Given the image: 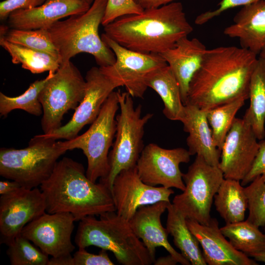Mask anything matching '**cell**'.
Instances as JSON below:
<instances>
[{"label": "cell", "mask_w": 265, "mask_h": 265, "mask_svg": "<svg viewBox=\"0 0 265 265\" xmlns=\"http://www.w3.org/2000/svg\"><path fill=\"white\" fill-rule=\"evenodd\" d=\"M257 55L235 46L207 49L189 83L186 104L207 111L240 97L249 99Z\"/></svg>", "instance_id": "cell-1"}, {"label": "cell", "mask_w": 265, "mask_h": 265, "mask_svg": "<svg viewBox=\"0 0 265 265\" xmlns=\"http://www.w3.org/2000/svg\"><path fill=\"white\" fill-rule=\"evenodd\" d=\"M105 33L122 46L144 53L160 54L188 36L193 27L181 2L121 17L104 26Z\"/></svg>", "instance_id": "cell-2"}, {"label": "cell", "mask_w": 265, "mask_h": 265, "mask_svg": "<svg viewBox=\"0 0 265 265\" xmlns=\"http://www.w3.org/2000/svg\"><path fill=\"white\" fill-rule=\"evenodd\" d=\"M40 188L49 213H70L78 221L88 216L116 212L109 189L89 179L82 164L71 158L58 160Z\"/></svg>", "instance_id": "cell-3"}, {"label": "cell", "mask_w": 265, "mask_h": 265, "mask_svg": "<svg viewBox=\"0 0 265 265\" xmlns=\"http://www.w3.org/2000/svg\"><path fill=\"white\" fill-rule=\"evenodd\" d=\"M79 248L95 246L110 251L122 265L154 263L148 251L135 235L130 222L116 212L88 216L80 221L75 238Z\"/></svg>", "instance_id": "cell-4"}, {"label": "cell", "mask_w": 265, "mask_h": 265, "mask_svg": "<svg viewBox=\"0 0 265 265\" xmlns=\"http://www.w3.org/2000/svg\"><path fill=\"white\" fill-rule=\"evenodd\" d=\"M107 1L94 0L85 12L58 21L48 29L58 51L60 64L82 53L93 55L100 67L115 63L114 53L103 41L98 32Z\"/></svg>", "instance_id": "cell-5"}, {"label": "cell", "mask_w": 265, "mask_h": 265, "mask_svg": "<svg viewBox=\"0 0 265 265\" xmlns=\"http://www.w3.org/2000/svg\"><path fill=\"white\" fill-rule=\"evenodd\" d=\"M66 151L60 141L42 134L32 138L25 148H1L0 175L26 188L37 187L50 177L58 159Z\"/></svg>", "instance_id": "cell-6"}, {"label": "cell", "mask_w": 265, "mask_h": 265, "mask_svg": "<svg viewBox=\"0 0 265 265\" xmlns=\"http://www.w3.org/2000/svg\"><path fill=\"white\" fill-rule=\"evenodd\" d=\"M120 112L116 116V132L112 149L108 155L109 171L100 182L111 191L116 176L122 170L136 166L144 146V128L153 114L141 115V106L134 107L132 97L127 92L117 91Z\"/></svg>", "instance_id": "cell-7"}, {"label": "cell", "mask_w": 265, "mask_h": 265, "mask_svg": "<svg viewBox=\"0 0 265 265\" xmlns=\"http://www.w3.org/2000/svg\"><path fill=\"white\" fill-rule=\"evenodd\" d=\"M119 108L118 92L113 91L104 103L96 119L80 135L60 141L66 150L80 149L86 156L87 177L96 183L105 180L109 171L108 151L113 145L116 132V112Z\"/></svg>", "instance_id": "cell-8"}, {"label": "cell", "mask_w": 265, "mask_h": 265, "mask_svg": "<svg viewBox=\"0 0 265 265\" xmlns=\"http://www.w3.org/2000/svg\"><path fill=\"white\" fill-rule=\"evenodd\" d=\"M86 81L70 61L60 64L41 91L39 100L43 108L41 124L44 134L60 128L64 115L75 110L82 101Z\"/></svg>", "instance_id": "cell-9"}, {"label": "cell", "mask_w": 265, "mask_h": 265, "mask_svg": "<svg viewBox=\"0 0 265 265\" xmlns=\"http://www.w3.org/2000/svg\"><path fill=\"white\" fill-rule=\"evenodd\" d=\"M224 179L218 166L207 163L196 156L183 175L185 189L176 195L172 204L186 217L203 225H208L214 196Z\"/></svg>", "instance_id": "cell-10"}, {"label": "cell", "mask_w": 265, "mask_h": 265, "mask_svg": "<svg viewBox=\"0 0 265 265\" xmlns=\"http://www.w3.org/2000/svg\"><path fill=\"white\" fill-rule=\"evenodd\" d=\"M101 39L116 57L113 65L99 67L101 72L119 87L124 86L132 97L142 98L148 88V77L155 70L166 65L165 60L159 54L144 53L128 49L105 33Z\"/></svg>", "instance_id": "cell-11"}, {"label": "cell", "mask_w": 265, "mask_h": 265, "mask_svg": "<svg viewBox=\"0 0 265 265\" xmlns=\"http://www.w3.org/2000/svg\"><path fill=\"white\" fill-rule=\"evenodd\" d=\"M190 156L188 151L183 148L168 149L150 143L144 146L137 162L138 174L148 185H160L183 191L185 184L180 164L188 163Z\"/></svg>", "instance_id": "cell-12"}, {"label": "cell", "mask_w": 265, "mask_h": 265, "mask_svg": "<svg viewBox=\"0 0 265 265\" xmlns=\"http://www.w3.org/2000/svg\"><path fill=\"white\" fill-rule=\"evenodd\" d=\"M85 93L71 120L49 134H42L54 140L72 139L85 125L92 124L99 115L109 95L119 85L106 76L99 67H93L87 72Z\"/></svg>", "instance_id": "cell-13"}, {"label": "cell", "mask_w": 265, "mask_h": 265, "mask_svg": "<svg viewBox=\"0 0 265 265\" xmlns=\"http://www.w3.org/2000/svg\"><path fill=\"white\" fill-rule=\"evenodd\" d=\"M75 221L70 213L46 212L27 224L20 234L48 256H67L75 249L71 240Z\"/></svg>", "instance_id": "cell-14"}, {"label": "cell", "mask_w": 265, "mask_h": 265, "mask_svg": "<svg viewBox=\"0 0 265 265\" xmlns=\"http://www.w3.org/2000/svg\"><path fill=\"white\" fill-rule=\"evenodd\" d=\"M46 212L40 189L21 187L0 198V243L7 245L28 223Z\"/></svg>", "instance_id": "cell-15"}, {"label": "cell", "mask_w": 265, "mask_h": 265, "mask_svg": "<svg viewBox=\"0 0 265 265\" xmlns=\"http://www.w3.org/2000/svg\"><path fill=\"white\" fill-rule=\"evenodd\" d=\"M251 126L235 118L221 150L218 167L224 179L242 181L250 171L259 148Z\"/></svg>", "instance_id": "cell-16"}, {"label": "cell", "mask_w": 265, "mask_h": 265, "mask_svg": "<svg viewBox=\"0 0 265 265\" xmlns=\"http://www.w3.org/2000/svg\"><path fill=\"white\" fill-rule=\"evenodd\" d=\"M111 193L116 212L130 220L141 206L159 201L170 202L171 188L148 185L140 178L135 167L121 171L115 178Z\"/></svg>", "instance_id": "cell-17"}, {"label": "cell", "mask_w": 265, "mask_h": 265, "mask_svg": "<svg viewBox=\"0 0 265 265\" xmlns=\"http://www.w3.org/2000/svg\"><path fill=\"white\" fill-rule=\"evenodd\" d=\"M170 202L159 201L141 206L129 220L135 235L142 240L153 261L156 248L162 247L178 262L183 265H190V262L181 253L177 252L168 240L169 235L161 222V216Z\"/></svg>", "instance_id": "cell-18"}, {"label": "cell", "mask_w": 265, "mask_h": 265, "mask_svg": "<svg viewBox=\"0 0 265 265\" xmlns=\"http://www.w3.org/2000/svg\"><path fill=\"white\" fill-rule=\"evenodd\" d=\"M188 228L198 240L204 260L209 265H258L244 253L236 250L223 235L215 218L208 225L186 219Z\"/></svg>", "instance_id": "cell-19"}, {"label": "cell", "mask_w": 265, "mask_h": 265, "mask_svg": "<svg viewBox=\"0 0 265 265\" xmlns=\"http://www.w3.org/2000/svg\"><path fill=\"white\" fill-rule=\"evenodd\" d=\"M90 6L82 0H47L37 7L12 12L8 18V27L20 29H48L62 18L85 12Z\"/></svg>", "instance_id": "cell-20"}, {"label": "cell", "mask_w": 265, "mask_h": 265, "mask_svg": "<svg viewBox=\"0 0 265 265\" xmlns=\"http://www.w3.org/2000/svg\"><path fill=\"white\" fill-rule=\"evenodd\" d=\"M207 50L197 38L189 39L186 36L179 40L173 48L159 54L177 80L184 105L187 102L190 81L200 67Z\"/></svg>", "instance_id": "cell-21"}, {"label": "cell", "mask_w": 265, "mask_h": 265, "mask_svg": "<svg viewBox=\"0 0 265 265\" xmlns=\"http://www.w3.org/2000/svg\"><path fill=\"white\" fill-rule=\"evenodd\" d=\"M233 21L224 34L238 38L241 48L259 54L265 46V0L242 6Z\"/></svg>", "instance_id": "cell-22"}, {"label": "cell", "mask_w": 265, "mask_h": 265, "mask_svg": "<svg viewBox=\"0 0 265 265\" xmlns=\"http://www.w3.org/2000/svg\"><path fill=\"white\" fill-rule=\"evenodd\" d=\"M181 122L184 131L188 133L186 144L190 155L201 156L209 164L218 166L221 151L213 144L206 111L186 104Z\"/></svg>", "instance_id": "cell-23"}, {"label": "cell", "mask_w": 265, "mask_h": 265, "mask_svg": "<svg viewBox=\"0 0 265 265\" xmlns=\"http://www.w3.org/2000/svg\"><path fill=\"white\" fill-rule=\"evenodd\" d=\"M146 84L161 98L164 116L170 120L181 121L185 105L177 80L168 64L152 72L147 79Z\"/></svg>", "instance_id": "cell-24"}, {"label": "cell", "mask_w": 265, "mask_h": 265, "mask_svg": "<svg viewBox=\"0 0 265 265\" xmlns=\"http://www.w3.org/2000/svg\"><path fill=\"white\" fill-rule=\"evenodd\" d=\"M166 229L174 245L192 265H206L197 238L187 227L186 217L171 203L167 208Z\"/></svg>", "instance_id": "cell-25"}, {"label": "cell", "mask_w": 265, "mask_h": 265, "mask_svg": "<svg viewBox=\"0 0 265 265\" xmlns=\"http://www.w3.org/2000/svg\"><path fill=\"white\" fill-rule=\"evenodd\" d=\"M249 99L250 105L242 119L261 140L265 137V59H257L250 80Z\"/></svg>", "instance_id": "cell-26"}, {"label": "cell", "mask_w": 265, "mask_h": 265, "mask_svg": "<svg viewBox=\"0 0 265 265\" xmlns=\"http://www.w3.org/2000/svg\"><path fill=\"white\" fill-rule=\"evenodd\" d=\"M214 204L226 224L244 220L248 200L239 181L224 179L214 196Z\"/></svg>", "instance_id": "cell-27"}, {"label": "cell", "mask_w": 265, "mask_h": 265, "mask_svg": "<svg viewBox=\"0 0 265 265\" xmlns=\"http://www.w3.org/2000/svg\"><path fill=\"white\" fill-rule=\"evenodd\" d=\"M259 228L246 219L226 224L220 229L236 250L249 257L252 254L265 250V234Z\"/></svg>", "instance_id": "cell-28"}, {"label": "cell", "mask_w": 265, "mask_h": 265, "mask_svg": "<svg viewBox=\"0 0 265 265\" xmlns=\"http://www.w3.org/2000/svg\"><path fill=\"white\" fill-rule=\"evenodd\" d=\"M0 45L9 54L13 63L21 64L23 68L32 74L55 73L60 66L59 61L49 54L12 43L1 37Z\"/></svg>", "instance_id": "cell-29"}, {"label": "cell", "mask_w": 265, "mask_h": 265, "mask_svg": "<svg viewBox=\"0 0 265 265\" xmlns=\"http://www.w3.org/2000/svg\"><path fill=\"white\" fill-rule=\"evenodd\" d=\"M0 31V37L5 40L49 54L60 62L58 51L52 40L48 29H20L1 26Z\"/></svg>", "instance_id": "cell-30"}, {"label": "cell", "mask_w": 265, "mask_h": 265, "mask_svg": "<svg viewBox=\"0 0 265 265\" xmlns=\"http://www.w3.org/2000/svg\"><path fill=\"white\" fill-rule=\"evenodd\" d=\"M54 73L50 72L44 79L31 83L24 93L16 97H9L0 92V114L6 116L13 110H23L32 115L39 116L43 114V108L39 100L40 93L47 81Z\"/></svg>", "instance_id": "cell-31"}, {"label": "cell", "mask_w": 265, "mask_h": 265, "mask_svg": "<svg viewBox=\"0 0 265 265\" xmlns=\"http://www.w3.org/2000/svg\"><path fill=\"white\" fill-rule=\"evenodd\" d=\"M246 100L240 97L206 111L213 144L220 151L235 116Z\"/></svg>", "instance_id": "cell-32"}, {"label": "cell", "mask_w": 265, "mask_h": 265, "mask_svg": "<svg viewBox=\"0 0 265 265\" xmlns=\"http://www.w3.org/2000/svg\"><path fill=\"white\" fill-rule=\"evenodd\" d=\"M21 234L7 245L6 254L12 265H48L50 259Z\"/></svg>", "instance_id": "cell-33"}, {"label": "cell", "mask_w": 265, "mask_h": 265, "mask_svg": "<svg viewBox=\"0 0 265 265\" xmlns=\"http://www.w3.org/2000/svg\"><path fill=\"white\" fill-rule=\"evenodd\" d=\"M249 211L247 220L258 227L265 226V177L255 178L244 187Z\"/></svg>", "instance_id": "cell-34"}, {"label": "cell", "mask_w": 265, "mask_h": 265, "mask_svg": "<svg viewBox=\"0 0 265 265\" xmlns=\"http://www.w3.org/2000/svg\"><path fill=\"white\" fill-rule=\"evenodd\" d=\"M143 11L133 0H107L102 25L105 26L121 17L140 14Z\"/></svg>", "instance_id": "cell-35"}, {"label": "cell", "mask_w": 265, "mask_h": 265, "mask_svg": "<svg viewBox=\"0 0 265 265\" xmlns=\"http://www.w3.org/2000/svg\"><path fill=\"white\" fill-rule=\"evenodd\" d=\"M106 251L101 249L98 254L88 252L85 248H79L73 255L72 265H113Z\"/></svg>", "instance_id": "cell-36"}, {"label": "cell", "mask_w": 265, "mask_h": 265, "mask_svg": "<svg viewBox=\"0 0 265 265\" xmlns=\"http://www.w3.org/2000/svg\"><path fill=\"white\" fill-rule=\"evenodd\" d=\"M259 0H221L216 9L207 11L199 14L195 18L194 22L196 25H202L230 8L243 6Z\"/></svg>", "instance_id": "cell-37"}, {"label": "cell", "mask_w": 265, "mask_h": 265, "mask_svg": "<svg viewBox=\"0 0 265 265\" xmlns=\"http://www.w3.org/2000/svg\"><path fill=\"white\" fill-rule=\"evenodd\" d=\"M47 0H4L0 3V19L4 20L14 11L28 9L43 4Z\"/></svg>", "instance_id": "cell-38"}, {"label": "cell", "mask_w": 265, "mask_h": 265, "mask_svg": "<svg viewBox=\"0 0 265 265\" xmlns=\"http://www.w3.org/2000/svg\"><path fill=\"white\" fill-rule=\"evenodd\" d=\"M261 140L252 166L248 174L241 181V185L243 186L250 183L257 176L263 175L265 177V140Z\"/></svg>", "instance_id": "cell-39"}, {"label": "cell", "mask_w": 265, "mask_h": 265, "mask_svg": "<svg viewBox=\"0 0 265 265\" xmlns=\"http://www.w3.org/2000/svg\"><path fill=\"white\" fill-rule=\"evenodd\" d=\"M143 10L160 7L178 0H133Z\"/></svg>", "instance_id": "cell-40"}, {"label": "cell", "mask_w": 265, "mask_h": 265, "mask_svg": "<svg viewBox=\"0 0 265 265\" xmlns=\"http://www.w3.org/2000/svg\"><path fill=\"white\" fill-rule=\"evenodd\" d=\"M22 187L16 181L12 180L0 181V194L1 195L8 194L12 193Z\"/></svg>", "instance_id": "cell-41"}, {"label": "cell", "mask_w": 265, "mask_h": 265, "mask_svg": "<svg viewBox=\"0 0 265 265\" xmlns=\"http://www.w3.org/2000/svg\"><path fill=\"white\" fill-rule=\"evenodd\" d=\"M177 263H178L177 261L170 254L160 257L155 260L154 262L155 265H175Z\"/></svg>", "instance_id": "cell-42"}, {"label": "cell", "mask_w": 265, "mask_h": 265, "mask_svg": "<svg viewBox=\"0 0 265 265\" xmlns=\"http://www.w3.org/2000/svg\"><path fill=\"white\" fill-rule=\"evenodd\" d=\"M249 257H252L256 261L265 263V250L252 254Z\"/></svg>", "instance_id": "cell-43"}, {"label": "cell", "mask_w": 265, "mask_h": 265, "mask_svg": "<svg viewBox=\"0 0 265 265\" xmlns=\"http://www.w3.org/2000/svg\"><path fill=\"white\" fill-rule=\"evenodd\" d=\"M83 0L87 3H88L89 4L91 5L92 3L94 1V0Z\"/></svg>", "instance_id": "cell-44"}, {"label": "cell", "mask_w": 265, "mask_h": 265, "mask_svg": "<svg viewBox=\"0 0 265 265\" xmlns=\"http://www.w3.org/2000/svg\"><path fill=\"white\" fill-rule=\"evenodd\" d=\"M264 231L265 232V226H264Z\"/></svg>", "instance_id": "cell-45"}]
</instances>
